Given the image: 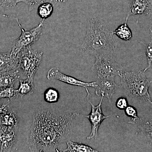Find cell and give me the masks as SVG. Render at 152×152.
I'll return each mask as SVG.
<instances>
[{
    "label": "cell",
    "mask_w": 152,
    "mask_h": 152,
    "mask_svg": "<svg viewBox=\"0 0 152 152\" xmlns=\"http://www.w3.org/2000/svg\"><path fill=\"white\" fill-rule=\"evenodd\" d=\"M129 16H127L124 23L118 27L114 31L113 34L116 35L119 38L124 41H129L132 37V31L127 25Z\"/></svg>",
    "instance_id": "9a60e30c"
},
{
    "label": "cell",
    "mask_w": 152,
    "mask_h": 152,
    "mask_svg": "<svg viewBox=\"0 0 152 152\" xmlns=\"http://www.w3.org/2000/svg\"><path fill=\"white\" fill-rule=\"evenodd\" d=\"M19 96L23 97L32 94L34 91V80L28 78L25 80H20V86L18 89Z\"/></svg>",
    "instance_id": "e0dca14e"
},
{
    "label": "cell",
    "mask_w": 152,
    "mask_h": 152,
    "mask_svg": "<svg viewBox=\"0 0 152 152\" xmlns=\"http://www.w3.org/2000/svg\"><path fill=\"white\" fill-rule=\"evenodd\" d=\"M67 148L63 151L66 152H97L96 151L89 146L84 144L74 142L69 140L66 142Z\"/></svg>",
    "instance_id": "ac0fdd59"
},
{
    "label": "cell",
    "mask_w": 152,
    "mask_h": 152,
    "mask_svg": "<svg viewBox=\"0 0 152 152\" xmlns=\"http://www.w3.org/2000/svg\"><path fill=\"white\" fill-rule=\"evenodd\" d=\"M124 110L126 115L131 118L129 122L130 124H135L140 119L138 116L137 110L133 106L128 105Z\"/></svg>",
    "instance_id": "603a6c76"
},
{
    "label": "cell",
    "mask_w": 152,
    "mask_h": 152,
    "mask_svg": "<svg viewBox=\"0 0 152 152\" xmlns=\"http://www.w3.org/2000/svg\"><path fill=\"white\" fill-rule=\"evenodd\" d=\"M53 7L51 3H43L38 7L37 14L42 19L45 20L51 15Z\"/></svg>",
    "instance_id": "ffe728a7"
},
{
    "label": "cell",
    "mask_w": 152,
    "mask_h": 152,
    "mask_svg": "<svg viewBox=\"0 0 152 152\" xmlns=\"http://www.w3.org/2000/svg\"><path fill=\"white\" fill-rule=\"evenodd\" d=\"M18 56V68H20L28 78L34 81V77L40 64L43 53L33 50L31 47L22 50Z\"/></svg>",
    "instance_id": "5b68a950"
},
{
    "label": "cell",
    "mask_w": 152,
    "mask_h": 152,
    "mask_svg": "<svg viewBox=\"0 0 152 152\" xmlns=\"http://www.w3.org/2000/svg\"><path fill=\"white\" fill-rule=\"evenodd\" d=\"M128 106L127 99L125 97L119 98L116 102V106L119 110H125Z\"/></svg>",
    "instance_id": "484cf974"
},
{
    "label": "cell",
    "mask_w": 152,
    "mask_h": 152,
    "mask_svg": "<svg viewBox=\"0 0 152 152\" xmlns=\"http://www.w3.org/2000/svg\"><path fill=\"white\" fill-rule=\"evenodd\" d=\"M45 0H18V3L23 2L29 6L30 10H31L34 7L38 4H40L44 3Z\"/></svg>",
    "instance_id": "d4e9b609"
},
{
    "label": "cell",
    "mask_w": 152,
    "mask_h": 152,
    "mask_svg": "<svg viewBox=\"0 0 152 152\" xmlns=\"http://www.w3.org/2000/svg\"><path fill=\"white\" fill-rule=\"evenodd\" d=\"M47 78L48 80L56 79L68 84L84 87L86 88V91L88 93L87 97H89L90 95L88 88L92 87L94 88L96 86V81L91 83H86L79 80L73 77L63 74L60 72L59 69L57 68H52L49 70L47 74Z\"/></svg>",
    "instance_id": "ba28073f"
},
{
    "label": "cell",
    "mask_w": 152,
    "mask_h": 152,
    "mask_svg": "<svg viewBox=\"0 0 152 152\" xmlns=\"http://www.w3.org/2000/svg\"><path fill=\"white\" fill-rule=\"evenodd\" d=\"M135 125L137 126V134L143 137L152 146V113L140 119Z\"/></svg>",
    "instance_id": "7c38bea8"
},
{
    "label": "cell",
    "mask_w": 152,
    "mask_h": 152,
    "mask_svg": "<svg viewBox=\"0 0 152 152\" xmlns=\"http://www.w3.org/2000/svg\"><path fill=\"white\" fill-rule=\"evenodd\" d=\"M9 103H5L0 105V117L11 110Z\"/></svg>",
    "instance_id": "4316f807"
},
{
    "label": "cell",
    "mask_w": 152,
    "mask_h": 152,
    "mask_svg": "<svg viewBox=\"0 0 152 152\" xmlns=\"http://www.w3.org/2000/svg\"><path fill=\"white\" fill-rule=\"evenodd\" d=\"M0 15L2 16L7 17V18H10V17L6 15Z\"/></svg>",
    "instance_id": "f1b7e54d"
},
{
    "label": "cell",
    "mask_w": 152,
    "mask_h": 152,
    "mask_svg": "<svg viewBox=\"0 0 152 152\" xmlns=\"http://www.w3.org/2000/svg\"><path fill=\"white\" fill-rule=\"evenodd\" d=\"M92 67V71L96 74L98 78H115L124 72L121 64L113 58V56H97Z\"/></svg>",
    "instance_id": "277c9868"
},
{
    "label": "cell",
    "mask_w": 152,
    "mask_h": 152,
    "mask_svg": "<svg viewBox=\"0 0 152 152\" xmlns=\"http://www.w3.org/2000/svg\"><path fill=\"white\" fill-rule=\"evenodd\" d=\"M18 3V0H0V10L11 8Z\"/></svg>",
    "instance_id": "cb8c5ba5"
},
{
    "label": "cell",
    "mask_w": 152,
    "mask_h": 152,
    "mask_svg": "<svg viewBox=\"0 0 152 152\" xmlns=\"http://www.w3.org/2000/svg\"><path fill=\"white\" fill-rule=\"evenodd\" d=\"M144 16L152 18V0H132L127 16Z\"/></svg>",
    "instance_id": "30bf717a"
},
{
    "label": "cell",
    "mask_w": 152,
    "mask_h": 152,
    "mask_svg": "<svg viewBox=\"0 0 152 152\" xmlns=\"http://www.w3.org/2000/svg\"><path fill=\"white\" fill-rule=\"evenodd\" d=\"M42 19L37 26L29 31H26L21 28L22 34L14 42L12 47L10 54L15 56H18L22 50L28 47L39 40L42 34L44 26Z\"/></svg>",
    "instance_id": "8992f818"
},
{
    "label": "cell",
    "mask_w": 152,
    "mask_h": 152,
    "mask_svg": "<svg viewBox=\"0 0 152 152\" xmlns=\"http://www.w3.org/2000/svg\"><path fill=\"white\" fill-rule=\"evenodd\" d=\"M76 113L58 114L49 111L38 112L33 116L28 136L32 152L53 151L70 134Z\"/></svg>",
    "instance_id": "6da1fadb"
},
{
    "label": "cell",
    "mask_w": 152,
    "mask_h": 152,
    "mask_svg": "<svg viewBox=\"0 0 152 152\" xmlns=\"http://www.w3.org/2000/svg\"><path fill=\"white\" fill-rule=\"evenodd\" d=\"M15 128L0 124V152H10L15 143Z\"/></svg>",
    "instance_id": "8fae6325"
},
{
    "label": "cell",
    "mask_w": 152,
    "mask_h": 152,
    "mask_svg": "<svg viewBox=\"0 0 152 152\" xmlns=\"http://www.w3.org/2000/svg\"><path fill=\"white\" fill-rule=\"evenodd\" d=\"M150 37L148 42L146 43L141 42L145 47V53L146 55L148 66L145 69V72L148 70H152V28H150Z\"/></svg>",
    "instance_id": "d6986e66"
},
{
    "label": "cell",
    "mask_w": 152,
    "mask_h": 152,
    "mask_svg": "<svg viewBox=\"0 0 152 152\" xmlns=\"http://www.w3.org/2000/svg\"><path fill=\"white\" fill-rule=\"evenodd\" d=\"M44 98L45 100L48 103H56L58 101L59 94L55 89L49 88L45 92Z\"/></svg>",
    "instance_id": "44dd1931"
},
{
    "label": "cell",
    "mask_w": 152,
    "mask_h": 152,
    "mask_svg": "<svg viewBox=\"0 0 152 152\" xmlns=\"http://www.w3.org/2000/svg\"><path fill=\"white\" fill-rule=\"evenodd\" d=\"M120 77L122 86L128 94L139 101L152 104L149 92L152 81L147 79L145 71L124 72Z\"/></svg>",
    "instance_id": "3957f363"
},
{
    "label": "cell",
    "mask_w": 152,
    "mask_h": 152,
    "mask_svg": "<svg viewBox=\"0 0 152 152\" xmlns=\"http://www.w3.org/2000/svg\"><path fill=\"white\" fill-rule=\"evenodd\" d=\"M18 96V90L14 88V87H9L0 90V100L7 99L9 101H10Z\"/></svg>",
    "instance_id": "7402d4cb"
},
{
    "label": "cell",
    "mask_w": 152,
    "mask_h": 152,
    "mask_svg": "<svg viewBox=\"0 0 152 152\" xmlns=\"http://www.w3.org/2000/svg\"><path fill=\"white\" fill-rule=\"evenodd\" d=\"M18 56H15L10 53H0V72L15 70L18 66Z\"/></svg>",
    "instance_id": "4fadbf2b"
},
{
    "label": "cell",
    "mask_w": 152,
    "mask_h": 152,
    "mask_svg": "<svg viewBox=\"0 0 152 152\" xmlns=\"http://www.w3.org/2000/svg\"><path fill=\"white\" fill-rule=\"evenodd\" d=\"M115 78H98L96 81L95 93L98 96H103L108 99L109 102H111V99L115 94V90L118 86L115 83Z\"/></svg>",
    "instance_id": "9c48e42d"
},
{
    "label": "cell",
    "mask_w": 152,
    "mask_h": 152,
    "mask_svg": "<svg viewBox=\"0 0 152 152\" xmlns=\"http://www.w3.org/2000/svg\"><path fill=\"white\" fill-rule=\"evenodd\" d=\"M0 124L15 128L18 124L16 114L12 109L0 117Z\"/></svg>",
    "instance_id": "2e32d148"
},
{
    "label": "cell",
    "mask_w": 152,
    "mask_h": 152,
    "mask_svg": "<svg viewBox=\"0 0 152 152\" xmlns=\"http://www.w3.org/2000/svg\"><path fill=\"white\" fill-rule=\"evenodd\" d=\"M89 102L91 106V110L88 115H81L87 118L89 120L91 126V131L89 135L87 137L88 140H96L98 137V131L101 124L104 120L110 118L111 116H105L103 114L102 109V103L103 99V96H102L100 102L97 106L94 104L89 101V97H87Z\"/></svg>",
    "instance_id": "52a82bcc"
},
{
    "label": "cell",
    "mask_w": 152,
    "mask_h": 152,
    "mask_svg": "<svg viewBox=\"0 0 152 152\" xmlns=\"http://www.w3.org/2000/svg\"><path fill=\"white\" fill-rule=\"evenodd\" d=\"M115 41L113 32L96 17L88 21L86 34L81 50L84 53L97 56H113Z\"/></svg>",
    "instance_id": "7a4b0ae2"
},
{
    "label": "cell",
    "mask_w": 152,
    "mask_h": 152,
    "mask_svg": "<svg viewBox=\"0 0 152 152\" xmlns=\"http://www.w3.org/2000/svg\"><path fill=\"white\" fill-rule=\"evenodd\" d=\"M51 3H56L58 2H64L65 0H49Z\"/></svg>",
    "instance_id": "83f0119b"
},
{
    "label": "cell",
    "mask_w": 152,
    "mask_h": 152,
    "mask_svg": "<svg viewBox=\"0 0 152 152\" xmlns=\"http://www.w3.org/2000/svg\"><path fill=\"white\" fill-rule=\"evenodd\" d=\"M19 71L0 72V90L9 87H13L14 84L20 77Z\"/></svg>",
    "instance_id": "5bb4252c"
}]
</instances>
